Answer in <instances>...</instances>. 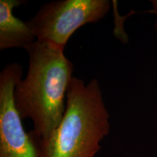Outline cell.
Returning <instances> with one entry per match:
<instances>
[{"label": "cell", "mask_w": 157, "mask_h": 157, "mask_svg": "<svg viewBox=\"0 0 157 157\" xmlns=\"http://www.w3.org/2000/svg\"><path fill=\"white\" fill-rule=\"evenodd\" d=\"M29 70L14 90V101L21 119H30L34 131L47 140L63 117L65 97L73 76L74 66L64 50L36 40L25 47Z\"/></svg>", "instance_id": "cell-1"}, {"label": "cell", "mask_w": 157, "mask_h": 157, "mask_svg": "<svg viewBox=\"0 0 157 157\" xmlns=\"http://www.w3.org/2000/svg\"><path fill=\"white\" fill-rule=\"evenodd\" d=\"M109 113L98 79L72 78L59 126L42 142L44 157H95L110 130Z\"/></svg>", "instance_id": "cell-2"}, {"label": "cell", "mask_w": 157, "mask_h": 157, "mask_svg": "<svg viewBox=\"0 0 157 157\" xmlns=\"http://www.w3.org/2000/svg\"><path fill=\"white\" fill-rule=\"evenodd\" d=\"M109 0H60L43 5L26 21L36 40L64 50L75 31L87 23L103 19L111 8Z\"/></svg>", "instance_id": "cell-3"}, {"label": "cell", "mask_w": 157, "mask_h": 157, "mask_svg": "<svg viewBox=\"0 0 157 157\" xmlns=\"http://www.w3.org/2000/svg\"><path fill=\"white\" fill-rule=\"evenodd\" d=\"M22 75L17 63L0 73V157H44L42 138L34 130L25 132L15 105L13 93Z\"/></svg>", "instance_id": "cell-4"}, {"label": "cell", "mask_w": 157, "mask_h": 157, "mask_svg": "<svg viewBox=\"0 0 157 157\" xmlns=\"http://www.w3.org/2000/svg\"><path fill=\"white\" fill-rule=\"evenodd\" d=\"M22 0H0V50L23 48L32 44L36 36L27 22L13 14L16 7L25 4Z\"/></svg>", "instance_id": "cell-5"}, {"label": "cell", "mask_w": 157, "mask_h": 157, "mask_svg": "<svg viewBox=\"0 0 157 157\" xmlns=\"http://www.w3.org/2000/svg\"><path fill=\"white\" fill-rule=\"evenodd\" d=\"M151 4H152L151 12L156 15V24H155V26H156V29H157V0L151 1Z\"/></svg>", "instance_id": "cell-6"}]
</instances>
